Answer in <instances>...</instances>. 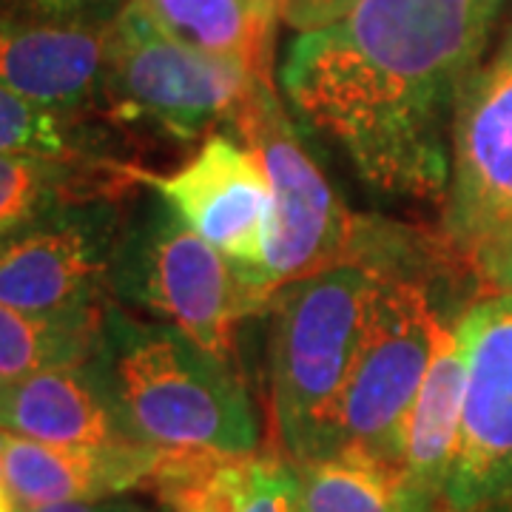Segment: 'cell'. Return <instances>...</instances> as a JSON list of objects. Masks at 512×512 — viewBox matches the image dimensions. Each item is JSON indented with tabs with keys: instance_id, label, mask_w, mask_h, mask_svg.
<instances>
[{
	"instance_id": "cell-1",
	"label": "cell",
	"mask_w": 512,
	"mask_h": 512,
	"mask_svg": "<svg viewBox=\"0 0 512 512\" xmlns=\"http://www.w3.org/2000/svg\"><path fill=\"white\" fill-rule=\"evenodd\" d=\"M501 9L504 0H353L288 46L282 92L367 185L436 200L450 183L458 94Z\"/></svg>"
},
{
	"instance_id": "cell-2",
	"label": "cell",
	"mask_w": 512,
	"mask_h": 512,
	"mask_svg": "<svg viewBox=\"0 0 512 512\" xmlns=\"http://www.w3.org/2000/svg\"><path fill=\"white\" fill-rule=\"evenodd\" d=\"M128 441L171 453L251 456L259 419L231 362L171 325L103 313L89 362Z\"/></svg>"
},
{
	"instance_id": "cell-3",
	"label": "cell",
	"mask_w": 512,
	"mask_h": 512,
	"mask_svg": "<svg viewBox=\"0 0 512 512\" xmlns=\"http://www.w3.org/2000/svg\"><path fill=\"white\" fill-rule=\"evenodd\" d=\"M379 268L342 262L271 296V382L293 464L336 453L339 404L365 336Z\"/></svg>"
},
{
	"instance_id": "cell-4",
	"label": "cell",
	"mask_w": 512,
	"mask_h": 512,
	"mask_svg": "<svg viewBox=\"0 0 512 512\" xmlns=\"http://www.w3.org/2000/svg\"><path fill=\"white\" fill-rule=\"evenodd\" d=\"M234 123L271 183V211L256 268L268 302L288 282L353 262L365 222L339 202L325 171L299 140L271 77H256Z\"/></svg>"
},
{
	"instance_id": "cell-5",
	"label": "cell",
	"mask_w": 512,
	"mask_h": 512,
	"mask_svg": "<svg viewBox=\"0 0 512 512\" xmlns=\"http://www.w3.org/2000/svg\"><path fill=\"white\" fill-rule=\"evenodd\" d=\"M114 282L163 325H171L222 362L234 359L239 319L268 299L245 271L208 245L163 200L143 228L120 242Z\"/></svg>"
},
{
	"instance_id": "cell-6",
	"label": "cell",
	"mask_w": 512,
	"mask_h": 512,
	"mask_svg": "<svg viewBox=\"0 0 512 512\" xmlns=\"http://www.w3.org/2000/svg\"><path fill=\"white\" fill-rule=\"evenodd\" d=\"M439 322L427 285L404 271L379 268L362 348L339 404L336 450H365L404 470L407 419L433 356Z\"/></svg>"
},
{
	"instance_id": "cell-7",
	"label": "cell",
	"mask_w": 512,
	"mask_h": 512,
	"mask_svg": "<svg viewBox=\"0 0 512 512\" xmlns=\"http://www.w3.org/2000/svg\"><path fill=\"white\" fill-rule=\"evenodd\" d=\"M256 77L237 57L202 52L163 32L137 0L111 23L103 97L128 120L151 123L180 143L217 120H234Z\"/></svg>"
},
{
	"instance_id": "cell-8",
	"label": "cell",
	"mask_w": 512,
	"mask_h": 512,
	"mask_svg": "<svg viewBox=\"0 0 512 512\" xmlns=\"http://www.w3.org/2000/svg\"><path fill=\"white\" fill-rule=\"evenodd\" d=\"M467 390L441 512L512 507V293L478 299L456 319Z\"/></svg>"
},
{
	"instance_id": "cell-9",
	"label": "cell",
	"mask_w": 512,
	"mask_h": 512,
	"mask_svg": "<svg viewBox=\"0 0 512 512\" xmlns=\"http://www.w3.org/2000/svg\"><path fill=\"white\" fill-rule=\"evenodd\" d=\"M512 228V26L458 94L450 140L447 239L470 259Z\"/></svg>"
},
{
	"instance_id": "cell-10",
	"label": "cell",
	"mask_w": 512,
	"mask_h": 512,
	"mask_svg": "<svg viewBox=\"0 0 512 512\" xmlns=\"http://www.w3.org/2000/svg\"><path fill=\"white\" fill-rule=\"evenodd\" d=\"M117 251L114 208L63 205L0 239V302L32 313L100 311Z\"/></svg>"
},
{
	"instance_id": "cell-11",
	"label": "cell",
	"mask_w": 512,
	"mask_h": 512,
	"mask_svg": "<svg viewBox=\"0 0 512 512\" xmlns=\"http://www.w3.org/2000/svg\"><path fill=\"white\" fill-rule=\"evenodd\" d=\"M151 183L208 245L239 265L262 293L256 268L271 211V183L251 148L239 146L225 134H211L183 168Z\"/></svg>"
},
{
	"instance_id": "cell-12",
	"label": "cell",
	"mask_w": 512,
	"mask_h": 512,
	"mask_svg": "<svg viewBox=\"0 0 512 512\" xmlns=\"http://www.w3.org/2000/svg\"><path fill=\"white\" fill-rule=\"evenodd\" d=\"M3 484L20 510L109 501L148 490L163 450L146 444H46L0 430Z\"/></svg>"
},
{
	"instance_id": "cell-13",
	"label": "cell",
	"mask_w": 512,
	"mask_h": 512,
	"mask_svg": "<svg viewBox=\"0 0 512 512\" xmlns=\"http://www.w3.org/2000/svg\"><path fill=\"white\" fill-rule=\"evenodd\" d=\"M109 29L0 15V86L49 109H92L106 92Z\"/></svg>"
},
{
	"instance_id": "cell-14",
	"label": "cell",
	"mask_w": 512,
	"mask_h": 512,
	"mask_svg": "<svg viewBox=\"0 0 512 512\" xmlns=\"http://www.w3.org/2000/svg\"><path fill=\"white\" fill-rule=\"evenodd\" d=\"M467 390V359L456 322L441 319L433 356L404 436V487L416 512H441L453 470Z\"/></svg>"
},
{
	"instance_id": "cell-15",
	"label": "cell",
	"mask_w": 512,
	"mask_h": 512,
	"mask_svg": "<svg viewBox=\"0 0 512 512\" xmlns=\"http://www.w3.org/2000/svg\"><path fill=\"white\" fill-rule=\"evenodd\" d=\"M0 430L46 444H126L92 365L0 379Z\"/></svg>"
},
{
	"instance_id": "cell-16",
	"label": "cell",
	"mask_w": 512,
	"mask_h": 512,
	"mask_svg": "<svg viewBox=\"0 0 512 512\" xmlns=\"http://www.w3.org/2000/svg\"><path fill=\"white\" fill-rule=\"evenodd\" d=\"M293 470L296 512H416L402 467L365 450L342 447Z\"/></svg>"
},
{
	"instance_id": "cell-17",
	"label": "cell",
	"mask_w": 512,
	"mask_h": 512,
	"mask_svg": "<svg viewBox=\"0 0 512 512\" xmlns=\"http://www.w3.org/2000/svg\"><path fill=\"white\" fill-rule=\"evenodd\" d=\"M106 311L32 313L0 302V379L89 365Z\"/></svg>"
},
{
	"instance_id": "cell-18",
	"label": "cell",
	"mask_w": 512,
	"mask_h": 512,
	"mask_svg": "<svg viewBox=\"0 0 512 512\" xmlns=\"http://www.w3.org/2000/svg\"><path fill=\"white\" fill-rule=\"evenodd\" d=\"M163 32L202 52L237 57L271 77V23L251 0H137Z\"/></svg>"
},
{
	"instance_id": "cell-19",
	"label": "cell",
	"mask_w": 512,
	"mask_h": 512,
	"mask_svg": "<svg viewBox=\"0 0 512 512\" xmlns=\"http://www.w3.org/2000/svg\"><path fill=\"white\" fill-rule=\"evenodd\" d=\"M92 160L0 154V237H9L63 205L92 200Z\"/></svg>"
},
{
	"instance_id": "cell-20",
	"label": "cell",
	"mask_w": 512,
	"mask_h": 512,
	"mask_svg": "<svg viewBox=\"0 0 512 512\" xmlns=\"http://www.w3.org/2000/svg\"><path fill=\"white\" fill-rule=\"evenodd\" d=\"M0 154H35L55 160H92L89 131L80 114L57 111L0 86Z\"/></svg>"
},
{
	"instance_id": "cell-21",
	"label": "cell",
	"mask_w": 512,
	"mask_h": 512,
	"mask_svg": "<svg viewBox=\"0 0 512 512\" xmlns=\"http://www.w3.org/2000/svg\"><path fill=\"white\" fill-rule=\"evenodd\" d=\"M126 6L128 0H0V15L52 26L109 29Z\"/></svg>"
},
{
	"instance_id": "cell-22",
	"label": "cell",
	"mask_w": 512,
	"mask_h": 512,
	"mask_svg": "<svg viewBox=\"0 0 512 512\" xmlns=\"http://www.w3.org/2000/svg\"><path fill=\"white\" fill-rule=\"evenodd\" d=\"M296 510V470L276 458H248L237 512Z\"/></svg>"
},
{
	"instance_id": "cell-23",
	"label": "cell",
	"mask_w": 512,
	"mask_h": 512,
	"mask_svg": "<svg viewBox=\"0 0 512 512\" xmlns=\"http://www.w3.org/2000/svg\"><path fill=\"white\" fill-rule=\"evenodd\" d=\"M481 279H487L498 293H512V228L501 237L484 242L476 248L470 259Z\"/></svg>"
},
{
	"instance_id": "cell-24",
	"label": "cell",
	"mask_w": 512,
	"mask_h": 512,
	"mask_svg": "<svg viewBox=\"0 0 512 512\" xmlns=\"http://www.w3.org/2000/svg\"><path fill=\"white\" fill-rule=\"evenodd\" d=\"M350 6L353 0H279V15L296 32H311L339 20Z\"/></svg>"
},
{
	"instance_id": "cell-25",
	"label": "cell",
	"mask_w": 512,
	"mask_h": 512,
	"mask_svg": "<svg viewBox=\"0 0 512 512\" xmlns=\"http://www.w3.org/2000/svg\"><path fill=\"white\" fill-rule=\"evenodd\" d=\"M23 512H143L134 504H114V501H83V504H52V507H37Z\"/></svg>"
},
{
	"instance_id": "cell-26",
	"label": "cell",
	"mask_w": 512,
	"mask_h": 512,
	"mask_svg": "<svg viewBox=\"0 0 512 512\" xmlns=\"http://www.w3.org/2000/svg\"><path fill=\"white\" fill-rule=\"evenodd\" d=\"M256 9V15L265 20V23H274V18L279 15V0H251Z\"/></svg>"
},
{
	"instance_id": "cell-27",
	"label": "cell",
	"mask_w": 512,
	"mask_h": 512,
	"mask_svg": "<svg viewBox=\"0 0 512 512\" xmlns=\"http://www.w3.org/2000/svg\"><path fill=\"white\" fill-rule=\"evenodd\" d=\"M0 512H18V504H15V498L9 495L6 487H0Z\"/></svg>"
},
{
	"instance_id": "cell-28",
	"label": "cell",
	"mask_w": 512,
	"mask_h": 512,
	"mask_svg": "<svg viewBox=\"0 0 512 512\" xmlns=\"http://www.w3.org/2000/svg\"><path fill=\"white\" fill-rule=\"evenodd\" d=\"M0 487H6V484H3V453H0Z\"/></svg>"
},
{
	"instance_id": "cell-29",
	"label": "cell",
	"mask_w": 512,
	"mask_h": 512,
	"mask_svg": "<svg viewBox=\"0 0 512 512\" xmlns=\"http://www.w3.org/2000/svg\"><path fill=\"white\" fill-rule=\"evenodd\" d=\"M507 512H512V510H507Z\"/></svg>"
},
{
	"instance_id": "cell-30",
	"label": "cell",
	"mask_w": 512,
	"mask_h": 512,
	"mask_svg": "<svg viewBox=\"0 0 512 512\" xmlns=\"http://www.w3.org/2000/svg\"><path fill=\"white\" fill-rule=\"evenodd\" d=\"M293 512H296V510H293Z\"/></svg>"
},
{
	"instance_id": "cell-31",
	"label": "cell",
	"mask_w": 512,
	"mask_h": 512,
	"mask_svg": "<svg viewBox=\"0 0 512 512\" xmlns=\"http://www.w3.org/2000/svg\"><path fill=\"white\" fill-rule=\"evenodd\" d=\"M510 510H512V507H510Z\"/></svg>"
}]
</instances>
